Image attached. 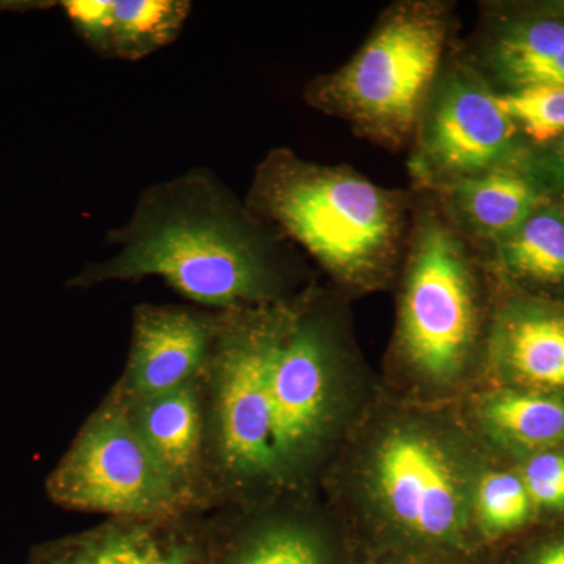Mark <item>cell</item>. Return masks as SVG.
<instances>
[{"mask_svg": "<svg viewBox=\"0 0 564 564\" xmlns=\"http://www.w3.org/2000/svg\"><path fill=\"white\" fill-rule=\"evenodd\" d=\"M106 243L115 254L87 263L74 288L161 278L220 313L288 299L295 263L293 245L204 166L144 188Z\"/></svg>", "mask_w": 564, "mask_h": 564, "instance_id": "1", "label": "cell"}, {"mask_svg": "<svg viewBox=\"0 0 564 564\" xmlns=\"http://www.w3.org/2000/svg\"><path fill=\"white\" fill-rule=\"evenodd\" d=\"M245 204L344 288H378L402 270L413 191L383 187L350 165L307 161L281 147L256 166Z\"/></svg>", "mask_w": 564, "mask_h": 564, "instance_id": "2", "label": "cell"}, {"mask_svg": "<svg viewBox=\"0 0 564 564\" xmlns=\"http://www.w3.org/2000/svg\"><path fill=\"white\" fill-rule=\"evenodd\" d=\"M456 33L452 2H393L344 65L307 80L304 102L347 122L373 147L408 150L426 99L458 43Z\"/></svg>", "mask_w": 564, "mask_h": 564, "instance_id": "3", "label": "cell"}, {"mask_svg": "<svg viewBox=\"0 0 564 564\" xmlns=\"http://www.w3.org/2000/svg\"><path fill=\"white\" fill-rule=\"evenodd\" d=\"M265 369L278 481L299 485L339 433L347 348L322 292L252 306Z\"/></svg>", "mask_w": 564, "mask_h": 564, "instance_id": "4", "label": "cell"}, {"mask_svg": "<svg viewBox=\"0 0 564 564\" xmlns=\"http://www.w3.org/2000/svg\"><path fill=\"white\" fill-rule=\"evenodd\" d=\"M413 193L397 348L423 380L451 383L464 372L480 344V270L486 261L433 195Z\"/></svg>", "mask_w": 564, "mask_h": 564, "instance_id": "5", "label": "cell"}, {"mask_svg": "<svg viewBox=\"0 0 564 564\" xmlns=\"http://www.w3.org/2000/svg\"><path fill=\"white\" fill-rule=\"evenodd\" d=\"M518 126L458 43L434 84L408 154L415 192H441L518 155Z\"/></svg>", "mask_w": 564, "mask_h": 564, "instance_id": "6", "label": "cell"}, {"mask_svg": "<svg viewBox=\"0 0 564 564\" xmlns=\"http://www.w3.org/2000/svg\"><path fill=\"white\" fill-rule=\"evenodd\" d=\"M54 502L124 518L174 513L187 497L151 454L131 408L109 403L82 430L47 478Z\"/></svg>", "mask_w": 564, "mask_h": 564, "instance_id": "7", "label": "cell"}, {"mask_svg": "<svg viewBox=\"0 0 564 564\" xmlns=\"http://www.w3.org/2000/svg\"><path fill=\"white\" fill-rule=\"evenodd\" d=\"M372 488L381 510L404 533L452 544L467 524L463 481L444 445L414 425L381 437L372 459Z\"/></svg>", "mask_w": 564, "mask_h": 564, "instance_id": "8", "label": "cell"}, {"mask_svg": "<svg viewBox=\"0 0 564 564\" xmlns=\"http://www.w3.org/2000/svg\"><path fill=\"white\" fill-rule=\"evenodd\" d=\"M215 332L217 315L185 306L135 307L124 377L128 402H143L195 383L210 362Z\"/></svg>", "mask_w": 564, "mask_h": 564, "instance_id": "9", "label": "cell"}, {"mask_svg": "<svg viewBox=\"0 0 564 564\" xmlns=\"http://www.w3.org/2000/svg\"><path fill=\"white\" fill-rule=\"evenodd\" d=\"M458 51L497 93L533 85L564 87V17L508 18L485 7Z\"/></svg>", "mask_w": 564, "mask_h": 564, "instance_id": "10", "label": "cell"}, {"mask_svg": "<svg viewBox=\"0 0 564 564\" xmlns=\"http://www.w3.org/2000/svg\"><path fill=\"white\" fill-rule=\"evenodd\" d=\"M430 195L481 252L513 234L547 204L536 177L518 162V155L480 176Z\"/></svg>", "mask_w": 564, "mask_h": 564, "instance_id": "11", "label": "cell"}, {"mask_svg": "<svg viewBox=\"0 0 564 564\" xmlns=\"http://www.w3.org/2000/svg\"><path fill=\"white\" fill-rule=\"evenodd\" d=\"M129 408L151 454L180 491L191 496L203 440L202 408L193 383Z\"/></svg>", "mask_w": 564, "mask_h": 564, "instance_id": "12", "label": "cell"}, {"mask_svg": "<svg viewBox=\"0 0 564 564\" xmlns=\"http://www.w3.org/2000/svg\"><path fill=\"white\" fill-rule=\"evenodd\" d=\"M492 345L500 362L522 383L564 389V313L510 307L497 318Z\"/></svg>", "mask_w": 564, "mask_h": 564, "instance_id": "13", "label": "cell"}, {"mask_svg": "<svg viewBox=\"0 0 564 564\" xmlns=\"http://www.w3.org/2000/svg\"><path fill=\"white\" fill-rule=\"evenodd\" d=\"M484 256L486 263L511 276L545 284L564 282V214L545 204Z\"/></svg>", "mask_w": 564, "mask_h": 564, "instance_id": "14", "label": "cell"}, {"mask_svg": "<svg viewBox=\"0 0 564 564\" xmlns=\"http://www.w3.org/2000/svg\"><path fill=\"white\" fill-rule=\"evenodd\" d=\"M191 13L188 0H113L111 58L150 57L177 40Z\"/></svg>", "mask_w": 564, "mask_h": 564, "instance_id": "15", "label": "cell"}, {"mask_svg": "<svg viewBox=\"0 0 564 564\" xmlns=\"http://www.w3.org/2000/svg\"><path fill=\"white\" fill-rule=\"evenodd\" d=\"M36 564H193L185 545L163 540L147 527H113Z\"/></svg>", "mask_w": 564, "mask_h": 564, "instance_id": "16", "label": "cell"}, {"mask_svg": "<svg viewBox=\"0 0 564 564\" xmlns=\"http://www.w3.org/2000/svg\"><path fill=\"white\" fill-rule=\"evenodd\" d=\"M494 433L525 447H544L564 441V402L540 393L502 392L484 406Z\"/></svg>", "mask_w": 564, "mask_h": 564, "instance_id": "17", "label": "cell"}, {"mask_svg": "<svg viewBox=\"0 0 564 564\" xmlns=\"http://www.w3.org/2000/svg\"><path fill=\"white\" fill-rule=\"evenodd\" d=\"M499 101L527 139L538 144L564 139V87L533 85L499 93Z\"/></svg>", "mask_w": 564, "mask_h": 564, "instance_id": "18", "label": "cell"}, {"mask_svg": "<svg viewBox=\"0 0 564 564\" xmlns=\"http://www.w3.org/2000/svg\"><path fill=\"white\" fill-rule=\"evenodd\" d=\"M236 564H328V555L321 538L307 527L274 524L245 544Z\"/></svg>", "mask_w": 564, "mask_h": 564, "instance_id": "19", "label": "cell"}, {"mask_svg": "<svg viewBox=\"0 0 564 564\" xmlns=\"http://www.w3.org/2000/svg\"><path fill=\"white\" fill-rule=\"evenodd\" d=\"M532 503L522 477L514 474H488L478 486L477 514L486 533L502 534L524 525Z\"/></svg>", "mask_w": 564, "mask_h": 564, "instance_id": "20", "label": "cell"}, {"mask_svg": "<svg viewBox=\"0 0 564 564\" xmlns=\"http://www.w3.org/2000/svg\"><path fill=\"white\" fill-rule=\"evenodd\" d=\"M61 6L77 36L95 54L111 58L113 0H65Z\"/></svg>", "mask_w": 564, "mask_h": 564, "instance_id": "21", "label": "cell"}, {"mask_svg": "<svg viewBox=\"0 0 564 564\" xmlns=\"http://www.w3.org/2000/svg\"><path fill=\"white\" fill-rule=\"evenodd\" d=\"M527 492L534 505L547 510L564 508V454L544 452L525 464L522 475Z\"/></svg>", "mask_w": 564, "mask_h": 564, "instance_id": "22", "label": "cell"}, {"mask_svg": "<svg viewBox=\"0 0 564 564\" xmlns=\"http://www.w3.org/2000/svg\"><path fill=\"white\" fill-rule=\"evenodd\" d=\"M530 564H564V541L545 547Z\"/></svg>", "mask_w": 564, "mask_h": 564, "instance_id": "23", "label": "cell"}, {"mask_svg": "<svg viewBox=\"0 0 564 564\" xmlns=\"http://www.w3.org/2000/svg\"><path fill=\"white\" fill-rule=\"evenodd\" d=\"M556 155H558V161L564 166V139L558 141V150H556Z\"/></svg>", "mask_w": 564, "mask_h": 564, "instance_id": "24", "label": "cell"}]
</instances>
